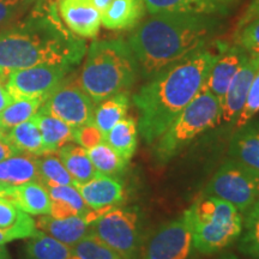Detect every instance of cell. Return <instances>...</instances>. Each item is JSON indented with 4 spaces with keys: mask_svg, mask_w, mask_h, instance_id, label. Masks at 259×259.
I'll list each match as a JSON object with an SVG mask.
<instances>
[{
    "mask_svg": "<svg viewBox=\"0 0 259 259\" xmlns=\"http://www.w3.org/2000/svg\"><path fill=\"white\" fill-rule=\"evenodd\" d=\"M29 181H40L37 156L21 153L0 162V185L14 187Z\"/></svg>",
    "mask_w": 259,
    "mask_h": 259,
    "instance_id": "22",
    "label": "cell"
},
{
    "mask_svg": "<svg viewBox=\"0 0 259 259\" xmlns=\"http://www.w3.org/2000/svg\"><path fill=\"white\" fill-rule=\"evenodd\" d=\"M192 229L194 248L212 254L229 247L240 238L242 213L218 197L203 196L186 210Z\"/></svg>",
    "mask_w": 259,
    "mask_h": 259,
    "instance_id": "5",
    "label": "cell"
},
{
    "mask_svg": "<svg viewBox=\"0 0 259 259\" xmlns=\"http://www.w3.org/2000/svg\"><path fill=\"white\" fill-rule=\"evenodd\" d=\"M242 218V232L238 239V250L252 259H259V198Z\"/></svg>",
    "mask_w": 259,
    "mask_h": 259,
    "instance_id": "29",
    "label": "cell"
},
{
    "mask_svg": "<svg viewBox=\"0 0 259 259\" xmlns=\"http://www.w3.org/2000/svg\"><path fill=\"white\" fill-rule=\"evenodd\" d=\"M58 156L76 183H87L99 174L90 160L87 149L78 144L67 143L63 145L58 150Z\"/></svg>",
    "mask_w": 259,
    "mask_h": 259,
    "instance_id": "25",
    "label": "cell"
},
{
    "mask_svg": "<svg viewBox=\"0 0 259 259\" xmlns=\"http://www.w3.org/2000/svg\"><path fill=\"white\" fill-rule=\"evenodd\" d=\"M90 234L121 259H141L144 242L142 213L137 206H115L90 225Z\"/></svg>",
    "mask_w": 259,
    "mask_h": 259,
    "instance_id": "7",
    "label": "cell"
},
{
    "mask_svg": "<svg viewBox=\"0 0 259 259\" xmlns=\"http://www.w3.org/2000/svg\"><path fill=\"white\" fill-rule=\"evenodd\" d=\"M10 241L11 240H10L9 236L6 235L3 231H0V246H4L5 244H8V242H10Z\"/></svg>",
    "mask_w": 259,
    "mask_h": 259,
    "instance_id": "43",
    "label": "cell"
},
{
    "mask_svg": "<svg viewBox=\"0 0 259 259\" xmlns=\"http://www.w3.org/2000/svg\"><path fill=\"white\" fill-rule=\"evenodd\" d=\"M32 119L41 132L46 154L58 153L63 145L73 142V128L56 116L38 109Z\"/></svg>",
    "mask_w": 259,
    "mask_h": 259,
    "instance_id": "23",
    "label": "cell"
},
{
    "mask_svg": "<svg viewBox=\"0 0 259 259\" xmlns=\"http://www.w3.org/2000/svg\"><path fill=\"white\" fill-rule=\"evenodd\" d=\"M216 57L210 50L200 48L160 71L135 94L138 131L147 143L156 142L199 93Z\"/></svg>",
    "mask_w": 259,
    "mask_h": 259,
    "instance_id": "2",
    "label": "cell"
},
{
    "mask_svg": "<svg viewBox=\"0 0 259 259\" xmlns=\"http://www.w3.org/2000/svg\"><path fill=\"white\" fill-rule=\"evenodd\" d=\"M250 54L239 45L228 46L223 44L210 70L205 87L219 99L221 103L233 78L239 72L242 65L247 61Z\"/></svg>",
    "mask_w": 259,
    "mask_h": 259,
    "instance_id": "13",
    "label": "cell"
},
{
    "mask_svg": "<svg viewBox=\"0 0 259 259\" xmlns=\"http://www.w3.org/2000/svg\"><path fill=\"white\" fill-rule=\"evenodd\" d=\"M38 178L45 186L74 185L76 181L71 177L59 156L54 154H44L37 156Z\"/></svg>",
    "mask_w": 259,
    "mask_h": 259,
    "instance_id": "31",
    "label": "cell"
},
{
    "mask_svg": "<svg viewBox=\"0 0 259 259\" xmlns=\"http://www.w3.org/2000/svg\"><path fill=\"white\" fill-rule=\"evenodd\" d=\"M72 67L69 65H37L6 74L5 88L11 99L46 100L66 78Z\"/></svg>",
    "mask_w": 259,
    "mask_h": 259,
    "instance_id": "10",
    "label": "cell"
},
{
    "mask_svg": "<svg viewBox=\"0 0 259 259\" xmlns=\"http://www.w3.org/2000/svg\"><path fill=\"white\" fill-rule=\"evenodd\" d=\"M50 216H52L53 219H66V218H71V216H79V215L76 212V210H73L71 206L66 205V204L57 202V200H52Z\"/></svg>",
    "mask_w": 259,
    "mask_h": 259,
    "instance_id": "39",
    "label": "cell"
},
{
    "mask_svg": "<svg viewBox=\"0 0 259 259\" xmlns=\"http://www.w3.org/2000/svg\"><path fill=\"white\" fill-rule=\"evenodd\" d=\"M84 202L92 210H111L125 200V186L118 177L97 174L87 183H74Z\"/></svg>",
    "mask_w": 259,
    "mask_h": 259,
    "instance_id": "14",
    "label": "cell"
},
{
    "mask_svg": "<svg viewBox=\"0 0 259 259\" xmlns=\"http://www.w3.org/2000/svg\"><path fill=\"white\" fill-rule=\"evenodd\" d=\"M0 231L4 232L12 241L16 239L31 238L38 229L29 213L23 211L12 200L0 196Z\"/></svg>",
    "mask_w": 259,
    "mask_h": 259,
    "instance_id": "21",
    "label": "cell"
},
{
    "mask_svg": "<svg viewBox=\"0 0 259 259\" xmlns=\"http://www.w3.org/2000/svg\"><path fill=\"white\" fill-rule=\"evenodd\" d=\"M220 259H239L238 257H236V255H234V254H231V253H228V254H225V255H222L221 258Z\"/></svg>",
    "mask_w": 259,
    "mask_h": 259,
    "instance_id": "45",
    "label": "cell"
},
{
    "mask_svg": "<svg viewBox=\"0 0 259 259\" xmlns=\"http://www.w3.org/2000/svg\"><path fill=\"white\" fill-rule=\"evenodd\" d=\"M59 16L67 29L82 38H94L101 28V16L93 0H57Z\"/></svg>",
    "mask_w": 259,
    "mask_h": 259,
    "instance_id": "12",
    "label": "cell"
},
{
    "mask_svg": "<svg viewBox=\"0 0 259 259\" xmlns=\"http://www.w3.org/2000/svg\"><path fill=\"white\" fill-rule=\"evenodd\" d=\"M259 112V70L255 73L253 82L251 84L250 92H248L247 100L242 108L240 114L235 121V128H240L242 126L247 124L254 118V115Z\"/></svg>",
    "mask_w": 259,
    "mask_h": 259,
    "instance_id": "37",
    "label": "cell"
},
{
    "mask_svg": "<svg viewBox=\"0 0 259 259\" xmlns=\"http://www.w3.org/2000/svg\"><path fill=\"white\" fill-rule=\"evenodd\" d=\"M203 196L226 200L244 215L259 198V173L227 158L206 184Z\"/></svg>",
    "mask_w": 259,
    "mask_h": 259,
    "instance_id": "8",
    "label": "cell"
},
{
    "mask_svg": "<svg viewBox=\"0 0 259 259\" xmlns=\"http://www.w3.org/2000/svg\"><path fill=\"white\" fill-rule=\"evenodd\" d=\"M87 53L84 38L67 29L57 0H36L23 17L0 30V74L5 77L37 65L80 63Z\"/></svg>",
    "mask_w": 259,
    "mask_h": 259,
    "instance_id": "1",
    "label": "cell"
},
{
    "mask_svg": "<svg viewBox=\"0 0 259 259\" xmlns=\"http://www.w3.org/2000/svg\"><path fill=\"white\" fill-rule=\"evenodd\" d=\"M17 154H21V151L10 142V139L6 137V134L0 135V162Z\"/></svg>",
    "mask_w": 259,
    "mask_h": 259,
    "instance_id": "40",
    "label": "cell"
},
{
    "mask_svg": "<svg viewBox=\"0 0 259 259\" xmlns=\"http://www.w3.org/2000/svg\"><path fill=\"white\" fill-rule=\"evenodd\" d=\"M72 253L79 259H121L112 248L90 233L72 246Z\"/></svg>",
    "mask_w": 259,
    "mask_h": 259,
    "instance_id": "33",
    "label": "cell"
},
{
    "mask_svg": "<svg viewBox=\"0 0 259 259\" xmlns=\"http://www.w3.org/2000/svg\"><path fill=\"white\" fill-rule=\"evenodd\" d=\"M73 142L88 150L101 142H105V137L94 122H89L73 128Z\"/></svg>",
    "mask_w": 259,
    "mask_h": 259,
    "instance_id": "38",
    "label": "cell"
},
{
    "mask_svg": "<svg viewBox=\"0 0 259 259\" xmlns=\"http://www.w3.org/2000/svg\"><path fill=\"white\" fill-rule=\"evenodd\" d=\"M46 189L52 200H57L71 206L82 218L92 210L84 202L83 197L74 185H52L46 186Z\"/></svg>",
    "mask_w": 259,
    "mask_h": 259,
    "instance_id": "34",
    "label": "cell"
},
{
    "mask_svg": "<svg viewBox=\"0 0 259 259\" xmlns=\"http://www.w3.org/2000/svg\"><path fill=\"white\" fill-rule=\"evenodd\" d=\"M3 196L12 200L29 215H50L51 197L41 181H29L23 185L6 187Z\"/></svg>",
    "mask_w": 259,
    "mask_h": 259,
    "instance_id": "18",
    "label": "cell"
},
{
    "mask_svg": "<svg viewBox=\"0 0 259 259\" xmlns=\"http://www.w3.org/2000/svg\"><path fill=\"white\" fill-rule=\"evenodd\" d=\"M35 2L36 0H0V30L23 17Z\"/></svg>",
    "mask_w": 259,
    "mask_h": 259,
    "instance_id": "35",
    "label": "cell"
},
{
    "mask_svg": "<svg viewBox=\"0 0 259 259\" xmlns=\"http://www.w3.org/2000/svg\"><path fill=\"white\" fill-rule=\"evenodd\" d=\"M228 156L259 173V121H248L238 128L229 143Z\"/></svg>",
    "mask_w": 259,
    "mask_h": 259,
    "instance_id": "19",
    "label": "cell"
},
{
    "mask_svg": "<svg viewBox=\"0 0 259 259\" xmlns=\"http://www.w3.org/2000/svg\"><path fill=\"white\" fill-rule=\"evenodd\" d=\"M259 70V57L250 56L239 72L233 78L221 101V118L220 124H235L236 119L244 108L251 84Z\"/></svg>",
    "mask_w": 259,
    "mask_h": 259,
    "instance_id": "15",
    "label": "cell"
},
{
    "mask_svg": "<svg viewBox=\"0 0 259 259\" xmlns=\"http://www.w3.org/2000/svg\"><path fill=\"white\" fill-rule=\"evenodd\" d=\"M130 107V96L127 92L115 94L108 99L103 100L95 106L94 112V124L101 131L106 141V136L114 125L126 116Z\"/></svg>",
    "mask_w": 259,
    "mask_h": 259,
    "instance_id": "24",
    "label": "cell"
},
{
    "mask_svg": "<svg viewBox=\"0 0 259 259\" xmlns=\"http://www.w3.org/2000/svg\"><path fill=\"white\" fill-rule=\"evenodd\" d=\"M236 42L250 56L259 57V18L238 29Z\"/></svg>",
    "mask_w": 259,
    "mask_h": 259,
    "instance_id": "36",
    "label": "cell"
},
{
    "mask_svg": "<svg viewBox=\"0 0 259 259\" xmlns=\"http://www.w3.org/2000/svg\"><path fill=\"white\" fill-rule=\"evenodd\" d=\"M257 18H259V0H252L250 5L247 6V9H246V11L244 12V15L241 16L240 21H239L238 29H240L241 27H244L245 24L250 23L251 21Z\"/></svg>",
    "mask_w": 259,
    "mask_h": 259,
    "instance_id": "41",
    "label": "cell"
},
{
    "mask_svg": "<svg viewBox=\"0 0 259 259\" xmlns=\"http://www.w3.org/2000/svg\"><path fill=\"white\" fill-rule=\"evenodd\" d=\"M35 225L38 231L47 233L71 247L90 233V225L82 216L53 219L50 215H42L37 221H35Z\"/></svg>",
    "mask_w": 259,
    "mask_h": 259,
    "instance_id": "20",
    "label": "cell"
},
{
    "mask_svg": "<svg viewBox=\"0 0 259 259\" xmlns=\"http://www.w3.org/2000/svg\"><path fill=\"white\" fill-rule=\"evenodd\" d=\"M45 100L42 99H28V100H16L6 107L3 112H0V122L3 127L8 132L15 126L22 122L30 120L35 115Z\"/></svg>",
    "mask_w": 259,
    "mask_h": 259,
    "instance_id": "32",
    "label": "cell"
},
{
    "mask_svg": "<svg viewBox=\"0 0 259 259\" xmlns=\"http://www.w3.org/2000/svg\"><path fill=\"white\" fill-rule=\"evenodd\" d=\"M5 189H6L5 186L0 185V196H3V194H4V191H5Z\"/></svg>",
    "mask_w": 259,
    "mask_h": 259,
    "instance_id": "47",
    "label": "cell"
},
{
    "mask_svg": "<svg viewBox=\"0 0 259 259\" xmlns=\"http://www.w3.org/2000/svg\"><path fill=\"white\" fill-rule=\"evenodd\" d=\"M0 259H10L8 251L5 250L4 246H0Z\"/></svg>",
    "mask_w": 259,
    "mask_h": 259,
    "instance_id": "44",
    "label": "cell"
},
{
    "mask_svg": "<svg viewBox=\"0 0 259 259\" xmlns=\"http://www.w3.org/2000/svg\"><path fill=\"white\" fill-rule=\"evenodd\" d=\"M4 77L0 74V112H3L8 107L10 103H11L14 100L11 99V96L9 95L8 90L5 88L4 80H3Z\"/></svg>",
    "mask_w": 259,
    "mask_h": 259,
    "instance_id": "42",
    "label": "cell"
},
{
    "mask_svg": "<svg viewBox=\"0 0 259 259\" xmlns=\"http://www.w3.org/2000/svg\"><path fill=\"white\" fill-rule=\"evenodd\" d=\"M87 151H88L90 160H92L97 173L103 174V176L116 177L125 170L128 163L120 155L116 154L107 144L106 141L88 149Z\"/></svg>",
    "mask_w": 259,
    "mask_h": 259,
    "instance_id": "30",
    "label": "cell"
},
{
    "mask_svg": "<svg viewBox=\"0 0 259 259\" xmlns=\"http://www.w3.org/2000/svg\"><path fill=\"white\" fill-rule=\"evenodd\" d=\"M138 65L124 40L94 41L87 51L78 79L79 85L97 105L127 90L137 78Z\"/></svg>",
    "mask_w": 259,
    "mask_h": 259,
    "instance_id": "4",
    "label": "cell"
},
{
    "mask_svg": "<svg viewBox=\"0 0 259 259\" xmlns=\"http://www.w3.org/2000/svg\"><path fill=\"white\" fill-rule=\"evenodd\" d=\"M220 27L208 15H153L141 23L128 38L138 70L151 78L171 64L205 46Z\"/></svg>",
    "mask_w": 259,
    "mask_h": 259,
    "instance_id": "3",
    "label": "cell"
},
{
    "mask_svg": "<svg viewBox=\"0 0 259 259\" xmlns=\"http://www.w3.org/2000/svg\"><path fill=\"white\" fill-rule=\"evenodd\" d=\"M6 137L21 153L35 156L46 154L41 132L32 118L9 130L6 132Z\"/></svg>",
    "mask_w": 259,
    "mask_h": 259,
    "instance_id": "28",
    "label": "cell"
},
{
    "mask_svg": "<svg viewBox=\"0 0 259 259\" xmlns=\"http://www.w3.org/2000/svg\"><path fill=\"white\" fill-rule=\"evenodd\" d=\"M95 103L79 85L78 79L65 78L40 107L72 128L94 122Z\"/></svg>",
    "mask_w": 259,
    "mask_h": 259,
    "instance_id": "9",
    "label": "cell"
},
{
    "mask_svg": "<svg viewBox=\"0 0 259 259\" xmlns=\"http://www.w3.org/2000/svg\"><path fill=\"white\" fill-rule=\"evenodd\" d=\"M6 134V131H5V128L3 127V125H2V122H0V135H5Z\"/></svg>",
    "mask_w": 259,
    "mask_h": 259,
    "instance_id": "46",
    "label": "cell"
},
{
    "mask_svg": "<svg viewBox=\"0 0 259 259\" xmlns=\"http://www.w3.org/2000/svg\"><path fill=\"white\" fill-rule=\"evenodd\" d=\"M101 16V24L109 30L134 28L144 15L143 0H93Z\"/></svg>",
    "mask_w": 259,
    "mask_h": 259,
    "instance_id": "16",
    "label": "cell"
},
{
    "mask_svg": "<svg viewBox=\"0 0 259 259\" xmlns=\"http://www.w3.org/2000/svg\"><path fill=\"white\" fill-rule=\"evenodd\" d=\"M193 251L192 229L185 211L144 240L141 259H191Z\"/></svg>",
    "mask_w": 259,
    "mask_h": 259,
    "instance_id": "11",
    "label": "cell"
},
{
    "mask_svg": "<svg viewBox=\"0 0 259 259\" xmlns=\"http://www.w3.org/2000/svg\"><path fill=\"white\" fill-rule=\"evenodd\" d=\"M25 253L29 259H69L72 255V247L47 233L37 231L36 234L29 238Z\"/></svg>",
    "mask_w": 259,
    "mask_h": 259,
    "instance_id": "27",
    "label": "cell"
},
{
    "mask_svg": "<svg viewBox=\"0 0 259 259\" xmlns=\"http://www.w3.org/2000/svg\"><path fill=\"white\" fill-rule=\"evenodd\" d=\"M150 15L186 14V15H223L227 0H143Z\"/></svg>",
    "mask_w": 259,
    "mask_h": 259,
    "instance_id": "17",
    "label": "cell"
},
{
    "mask_svg": "<svg viewBox=\"0 0 259 259\" xmlns=\"http://www.w3.org/2000/svg\"><path fill=\"white\" fill-rule=\"evenodd\" d=\"M107 144L125 161H130L138 144V124L131 116L122 119L106 136Z\"/></svg>",
    "mask_w": 259,
    "mask_h": 259,
    "instance_id": "26",
    "label": "cell"
},
{
    "mask_svg": "<svg viewBox=\"0 0 259 259\" xmlns=\"http://www.w3.org/2000/svg\"><path fill=\"white\" fill-rule=\"evenodd\" d=\"M220 118L221 103L204 84L192 101L156 141L155 158L158 163L169 162L194 138L218 126Z\"/></svg>",
    "mask_w": 259,
    "mask_h": 259,
    "instance_id": "6",
    "label": "cell"
}]
</instances>
